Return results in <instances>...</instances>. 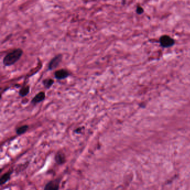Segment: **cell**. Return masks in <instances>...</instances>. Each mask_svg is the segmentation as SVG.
Returning <instances> with one entry per match:
<instances>
[{
	"instance_id": "9c48e42d",
	"label": "cell",
	"mask_w": 190,
	"mask_h": 190,
	"mask_svg": "<svg viewBox=\"0 0 190 190\" xmlns=\"http://www.w3.org/2000/svg\"><path fill=\"white\" fill-rule=\"evenodd\" d=\"M54 81L53 79H45L44 81H43V84L44 85V87L46 88V89H49L53 85V84H54Z\"/></svg>"
},
{
	"instance_id": "3957f363",
	"label": "cell",
	"mask_w": 190,
	"mask_h": 190,
	"mask_svg": "<svg viewBox=\"0 0 190 190\" xmlns=\"http://www.w3.org/2000/svg\"><path fill=\"white\" fill-rule=\"evenodd\" d=\"M62 60V55L60 54L54 57L51 60L48 66V68L50 70H53L59 66Z\"/></svg>"
},
{
	"instance_id": "6da1fadb",
	"label": "cell",
	"mask_w": 190,
	"mask_h": 190,
	"mask_svg": "<svg viewBox=\"0 0 190 190\" xmlns=\"http://www.w3.org/2000/svg\"><path fill=\"white\" fill-rule=\"evenodd\" d=\"M23 51L21 49H16L7 54L3 58V63L6 67L15 64L23 55Z\"/></svg>"
},
{
	"instance_id": "5b68a950",
	"label": "cell",
	"mask_w": 190,
	"mask_h": 190,
	"mask_svg": "<svg viewBox=\"0 0 190 190\" xmlns=\"http://www.w3.org/2000/svg\"><path fill=\"white\" fill-rule=\"evenodd\" d=\"M60 181L58 179L51 181L45 186L44 190H59Z\"/></svg>"
},
{
	"instance_id": "7c38bea8",
	"label": "cell",
	"mask_w": 190,
	"mask_h": 190,
	"mask_svg": "<svg viewBox=\"0 0 190 190\" xmlns=\"http://www.w3.org/2000/svg\"><path fill=\"white\" fill-rule=\"evenodd\" d=\"M136 12L137 14L140 15L142 14L144 12V10L142 8V7L140 6H137V9H136Z\"/></svg>"
},
{
	"instance_id": "8fae6325",
	"label": "cell",
	"mask_w": 190,
	"mask_h": 190,
	"mask_svg": "<svg viewBox=\"0 0 190 190\" xmlns=\"http://www.w3.org/2000/svg\"><path fill=\"white\" fill-rule=\"evenodd\" d=\"M29 92H30V87L28 86L24 87L23 88L20 90L19 92V95L21 97H25L28 94Z\"/></svg>"
},
{
	"instance_id": "277c9868",
	"label": "cell",
	"mask_w": 190,
	"mask_h": 190,
	"mask_svg": "<svg viewBox=\"0 0 190 190\" xmlns=\"http://www.w3.org/2000/svg\"><path fill=\"white\" fill-rule=\"evenodd\" d=\"M54 76L55 78L58 80H63L67 78V77L70 76V73H69L67 70L60 69L55 72Z\"/></svg>"
},
{
	"instance_id": "7a4b0ae2",
	"label": "cell",
	"mask_w": 190,
	"mask_h": 190,
	"mask_svg": "<svg viewBox=\"0 0 190 190\" xmlns=\"http://www.w3.org/2000/svg\"><path fill=\"white\" fill-rule=\"evenodd\" d=\"M159 44L163 48H168L173 46L175 44V41L168 35H162L159 38Z\"/></svg>"
},
{
	"instance_id": "52a82bcc",
	"label": "cell",
	"mask_w": 190,
	"mask_h": 190,
	"mask_svg": "<svg viewBox=\"0 0 190 190\" xmlns=\"http://www.w3.org/2000/svg\"><path fill=\"white\" fill-rule=\"evenodd\" d=\"M55 160H56V162L59 165L64 163L65 161V157L64 153L59 152V153L56 154Z\"/></svg>"
},
{
	"instance_id": "ba28073f",
	"label": "cell",
	"mask_w": 190,
	"mask_h": 190,
	"mask_svg": "<svg viewBox=\"0 0 190 190\" xmlns=\"http://www.w3.org/2000/svg\"><path fill=\"white\" fill-rule=\"evenodd\" d=\"M12 172H8L7 173H5V174H4L3 176L1 177V185H2V184H5L7 182L9 181L10 179V176H11V174Z\"/></svg>"
},
{
	"instance_id": "8992f818",
	"label": "cell",
	"mask_w": 190,
	"mask_h": 190,
	"mask_svg": "<svg viewBox=\"0 0 190 190\" xmlns=\"http://www.w3.org/2000/svg\"><path fill=\"white\" fill-rule=\"evenodd\" d=\"M45 98V93L41 92H40L34 97L32 100L31 101V103L33 104L34 105L39 103L43 101H44Z\"/></svg>"
},
{
	"instance_id": "30bf717a",
	"label": "cell",
	"mask_w": 190,
	"mask_h": 190,
	"mask_svg": "<svg viewBox=\"0 0 190 190\" xmlns=\"http://www.w3.org/2000/svg\"><path fill=\"white\" fill-rule=\"evenodd\" d=\"M28 126L27 125H25V126H21L19 127V128L17 129L16 130V133L17 134L19 135H21V134H24L27 131V130L28 129Z\"/></svg>"
}]
</instances>
